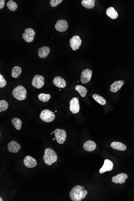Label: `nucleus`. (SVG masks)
<instances>
[{"label":"nucleus","mask_w":134,"mask_h":201,"mask_svg":"<svg viewBox=\"0 0 134 201\" xmlns=\"http://www.w3.org/2000/svg\"><path fill=\"white\" fill-rule=\"evenodd\" d=\"M12 123L15 127L17 130H20L21 128L22 123L21 120L17 118H14L12 120Z\"/></svg>","instance_id":"393cba45"},{"label":"nucleus","mask_w":134,"mask_h":201,"mask_svg":"<svg viewBox=\"0 0 134 201\" xmlns=\"http://www.w3.org/2000/svg\"><path fill=\"white\" fill-rule=\"evenodd\" d=\"M12 94L13 97L18 100H24L26 97V90L23 86H18L12 90Z\"/></svg>","instance_id":"7ed1b4c3"},{"label":"nucleus","mask_w":134,"mask_h":201,"mask_svg":"<svg viewBox=\"0 0 134 201\" xmlns=\"http://www.w3.org/2000/svg\"><path fill=\"white\" fill-rule=\"evenodd\" d=\"M5 5V0H1L0 1V9H2L4 7Z\"/></svg>","instance_id":"2f4dec72"},{"label":"nucleus","mask_w":134,"mask_h":201,"mask_svg":"<svg viewBox=\"0 0 134 201\" xmlns=\"http://www.w3.org/2000/svg\"><path fill=\"white\" fill-rule=\"evenodd\" d=\"M55 138H53V141H54V140H55Z\"/></svg>","instance_id":"72a5a7b5"},{"label":"nucleus","mask_w":134,"mask_h":201,"mask_svg":"<svg viewBox=\"0 0 134 201\" xmlns=\"http://www.w3.org/2000/svg\"><path fill=\"white\" fill-rule=\"evenodd\" d=\"M44 162L48 165H51L56 162L58 160V156L56 153L50 148L45 149L44 156Z\"/></svg>","instance_id":"f03ea898"},{"label":"nucleus","mask_w":134,"mask_h":201,"mask_svg":"<svg viewBox=\"0 0 134 201\" xmlns=\"http://www.w3.org/2000/svg\"><path fill=\"white\" fill-rule=\"evenodd\" d=\"M94 0H83L82 1V5L85 8L91 9L95 6Z\"/></svg>","instance_id":"4be33fe9"},{"label":"nucleus","mask_w":134,"mask_h":201,"mask_svg":"<svg viewBox=\"0 0 134 201\" xmlns=\"http://www.w3.org/2000/svg\"><path fill=\"white\" fill-rule=\"evenodd\" d=\"M22 72V69L21 67L19 66H16L13 67L11 75L14 78H18Z\"/></svg>","instance_id":"5701e85b"},{"label":"nucleus","mask_w":134,"mask_h":201,"mask_svg":"<svg viewBox=\"0 0 134 201\" xmlns=\"http://www.w3.org/2000/svg\"><path fill=\"white\" fill-rule=\"evenodd\" d=\"M68 22L65 20H59L56 23L55 25L56 30L59 32H64L68 29Z\"/></svg>","instance_id":"f8f14e48"},{"label":"nucleus","mask_w":134,"mask_h":201,"mask_svg":"<svg viewBox=\"0 0 134 201\" xmlns=\"http://www.w3.org/2000/svg\"><path fill=\"white\" fill-rule=\"evenodd\" d=\"M87 191L82 189L80 185H77L72 188L69 192L70 199L73 201H81L87 194Z\"/></svg>","instance_id":"f257e3e1"},{"label":"nucleus","mask_w":134,"mask_h":201,"mask_svg":"<svg viewBox=\"0 0 134 201\" xmlns=\"http://www.w3.org/2000/svg\"><path fill=\"white\" fill-rule=\"evenodd\" d=\"M128 178L127 174L124 173H121L118 174L116 176L112 177V182L116 183V184H121L122 183H125V179Z\"/></svg>","instance_id":"ddd939ff"},{"label":"nucleus","mask_w":134,"mask_h":201,"mask_svg":"<svg viewBox=\"0 0 134 201\" xmlns=\"http://www.w3.org/2000/svg\"><path fill=\"white\" fill-rule=\"evenodd\" d=\"M124 84V81L122 80L115 82L111 85V86H110V91L114 93L117 92L121 89Z\"/></svg>","instance_id":"2eb2a0df"},{"label":"nucleus","mask_w":134,"mask_h":201,"mask_svg":"<svg viewBox=\"0 0 134 201\" xmlns=\"http://www.w3.org/2000/svg\"><path fill=\"white\" fill-rule=\"evenodd\" d=\"M6 5L10 11H14L17 9L18 7L17 4L12 0H10L8 1Z\"/></svg>","instance_id":"bb28decb"},{"label":"nucleus","mask_w":134,"mask_h":201,"mask_svg":"<svg viewBox=\"0 0 134 201\" xmlns=\"http://www.w3.org/2000/svg\"><path fill=\"white\" fill-rule=\"evenodd\" d=\"M6 84H7V82L5 79H4L2 75L0 74V88H3L5 86Z\"/></svg>","instance_id":"c756f323"},{"label":"nucleus","mask_w":134,"mask_h":201,"mask_svg":"<svg viewBox=\"0 0 134 201\" xmlns=\"http://www.w3.org/2000/svg\"><path fill=\"white\" fill-rule=\"evenodd\" d=\"M55 115L54 112L48 109H45L41 111L40 117L43 121L45 122H52L55 118Z\"/></svg>","instance_id":"20e7f679"},{"label":"nucleus","mask_w":134,"mask_h":201,"mask_svg":"<svg viewBox=\"0 0 134 201\" xmlns=\"http://www.w3.org/2000/svg\"><path fill=\"white\" fill-rule=\"evenodd\" d=\"M32 85L37 89L41 88L44 85V77L40 75H35L33 79Z\"/></svg>","instance_id":"9d476101"},{"label":"nucleus","mask_w":134,"mask_h":201,"mask_svg":"<svg viewBox=\"0 0 134 201\" xmlns=\"http://www.w3.org/2000/svg\"><path fill=\"white\" fill-rule=\"evenodd\" d=\"M21 148V145L15 141H11L8 145V149L10 152L17 153Z\"/></svg>","instance_id":"f3484780"},{"label":"nucleus","mask_w":134,"mask_h":201,"mask_svg":"<svg viewBox=\"0 0 134 201\" xmlns=\"http://www.w3.org/2000/svg\"><path fill=\"white\" fill-rule=\"evenodd\" d=\"M97 147V145L95 143L91 140H89L84 143L83 145V148L85 151H94Z\"/></svg>","instance_id":"6ab92c4d"},{"label":"nucleus","mask_w":134,"mask_h":201,"mask_svg":"<svg viewBox=\"0 0 134 201\" xmlns=\"http://www.w3.org/2000/svg\"><path fill=\"white\" fill-rule=\"evenodd\" d=\"M53 83L54 85L59 88H64L66 85L65 79L59 76H58L54 78Z\"/></svg>","instance_id":"dca6fc26"},{"label":"nucleus","mask_w":134,"mask_h":201,"mask_svg":"<svg viewBox=\"0 0 134 201\" xmlns=\"http://www.w3.org/2000/svg\"><path fill=\"white\" fill-rule=\"evenodd\" d=\"M9 105L7 101L5 100L0 101V112H3L8 109Z\"/></svg>","instance_id":"c85d7f7f"},{"label":"nucleus","mask_w":134,"mask_h":201,"mask_svg":"<svg viewBox=\"0 0 134 201\" xmlns=\"http://www.w3.org/2000/svg\"><path fill=\"white\" fill-rule=\"evenodd\" d=\"M1 201H3V200H2V199H1Z\"/></svg>","instance_id":"f704fd0d"},{"label":"nucleus","mask_w":134,"mask_h":201,"mask_svg":"<svg viewBox=\"0 0 134 201\" xmlns=\"http://www.w3.org/2000/svg\"><path fill=\"white\" fill-rule=\"evenodd\" d=\"M24 164L28 168H32L37 165V162L35 159L31 156H26L24 159Z\"/></svg>","instance_id":"4468645a"},{"label":"nucleus","mask_w":134,"mask_h":201,"mask_svg":"<svg viewBox=\"0 0 134 201\" xmlns=\"http://www.w3.org/2000/svg\"><path fill=\"white\" fill-rule=\"evenodd\" d=\"M111 146L112 148L119 151H125L126 149V146L124 144L122 143L116 141L111 143Z\"/></svg>","instance_id":"aec40b11"},{"label":"nucleus","mask_w":134,"mask_h":201,"mask_svg":"<svg viewBox=\"0 0 134 201\" xmlns=\"http://www.w3.org/2000/svg\"><path fill=\"white\" fill-rule=\"evenodd\" d=\"M38 97L40 101L44 102H46L50 100L51 98V95L50 94L41 93L39 94Z\"/></svg>","instance_id":"cd10ccee"},{"label":"nucleus","mask_w":134,"mask_h":201,"mask_svg":"<svg viewBox=\"0 0 134 201\" xmlns=\"http://www.w3.org/2000/svg\"><path fill=\"white\" fill-rule=\"evenodd\" d=\"M106 13L108 17L112 19H115L118 17V14L117 11L113 7H110L107 9Z\"/></svg>","instance_id":"412c9836"},{"label":"nucleus","mask_w":134,"mask_h":201,"mask_svg":"<svg viewBox=\"0 0 134 201\" xmlns=\"http://www.w3.org/2000/svg\"><path fill=\"white\" fill-rule=\"evenodd\" d=\"M92 97L94 100L97 101L98 103L101 105H104L106 104V100L103 97L99 95L96 94H93Z\"/></svg>","instance_id":"a878e982"},{"label":"nucleus","mask_w":134,"mask_h":201,"mask_svg":"<svg viewBox=\"0 0 134 201\" xmlns=\"http://www.w3.org/2000/svg\"><path fill=\"white\" fill-rule=\"evenodd\" d=\"M75 90L79 92V94L82 97H85L87 94V90L85 87L81 85H77L75 87Z\"/></svg>","instance_id":"b1692460"},{"label":"nucleus","mask_w":134,"mask_h":201,"mask_svg":"<svg viewBox=\"0 0 134 201\" xmlns=\"http://www.w3.org/2000/svg\"><path fill=\"white\" fill-rule=\"evenodd\" d=\"M92 74V72L90 69H86L83 70L80 76V80L82 83L85 84L90 81Z\"/></svg>","instance_id":"6e6552de"},{"label":"nucleus","mask_w":134,"mask_h":201,"mask_svg":"<svg viewBox=\"0 0 134 201\" xmlns=\"http://www.w3.org/2000/svg\"><path fill=\"white\" fill-rule=\"evenodd\" d=\"M55 138L58 143H64L66 140L67 134L66 131L64 129H57L54 131Z\"/></svg>","instance_id":"39448f33"},{"label":"nucleus","mask_w":134,"mask_h":201,"mask_svg":"<svg viewBox=\"0 0 134 201\" xmlns=\"http://www.w3.org/2000/svg\"><path fill=\"white\" fill-rule=\"evenodd\" d=\"M35 35V32L33 29L28 28L25 29L24 33L22 34V36L26 42L30 43L34 41Z\"/></svg>","instance_id":"423d86ee"},{"label":"nucleus","mask_w":134,"mask_h":201,"mask_svg":"<svg viewBox=\"0 0 134 201\" xmlns=\"http://www.w3.org/2000/svg\"><path fill=\"white\" fill-rule=\"evenodd\" d=\"M81 44L82 40L78 35H74L69 40L70 46L73 51L78 50Z\"/></svg>","instance_id":"0eeeda50"},{"label":"nucleus","mask_w":134,"mask_h":201,"mask_svg":"<svg viewBox=\"0 0 134 201\" xmlns=\"http://www.w3.org/2000/svg\"><path fill=\"white\" fill-rule=\"evenodd\" d=\"M69 109L73 114H77L79 112L80 107L78 98L74 97L69 102Z\"/></svg>","instance_id":"1a4fd4ad"},{"label":"nucleus","mask_w":134,"mask_h":201,"mask_svg":"<svg viewBox=\"0 0 134 201\" xmlns=\"http://www.w3.org/2000/svg\"><path fill=\"white\" fill-rule=\"evenodd\" d=\"M114 164L113 162L109 159H106L104 160V164L99 170L101 174H103L107 171H111L113 169Z\"/></svg>","instance_id":"9b49d317"},{"label":"nucleus","mask_w":134,"mask_h":201,"mask_svg":"<svg viewBox=\"0 0 134 201\" xmlns=\"http://www.w3.org/2000/svg\"><path fill=\"white\" fill-rule=\"evenodd\" d=\"M50 52V48L48 46H44L40 48L39 49L38 53L39 56L41 58H45L48 56L49 53Z\"/></svg>","instance_id":"a211bd4d"},{"label":"nucleus","mask_w":134,"mask_h":201,"mask_svg":"<svg viewBox=\"0 0 134 201\" xmlns=\"http://www.w3.org/2000/svg\"><path fill=\"white\" fill-rule=\"evenodd\" d=\"M62 1H63L62 0H51L50 4L51 7H55L59 4Z\"/></svg>","instance_id":"7c9ffc66"},{"label":"nucleus","mask_w":134,"mask_h":201,"mask_svg":"<svg viewBox=\"0 0 134 201\" xmlns=\"http://www.w3.org/2000/svg\"><path fill=\"white\" fill-rule=\"evenodd\" d=\"M82 187V189H84V187L83 186V187Z\"/></svg>","instance_id":"473e14b6"}]
</instances>
